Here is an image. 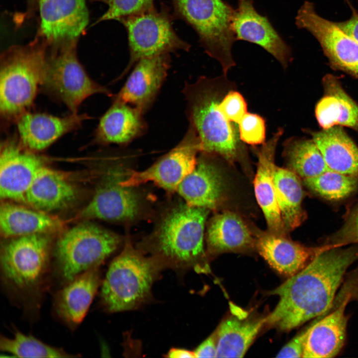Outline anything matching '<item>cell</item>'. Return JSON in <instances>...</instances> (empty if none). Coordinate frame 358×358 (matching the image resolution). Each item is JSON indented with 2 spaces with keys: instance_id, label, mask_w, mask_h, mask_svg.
Masks as SVG:
<instances>
[{
  "instance_id": "obj_1",
  "label": "cell",
  "mask_w": 358,
  "mask_h": 358,
  "mask_svg": "<svg viewBox=\"0 0 358 358\" xmlns=\"http://www.w3.org/2000/svg\"><path fill=\"white\" fill-rule=\"evenodd\" d=\"M325 251L269 294L279 296L266 323L290 330L329 312L344 275L358 259V248Z\"/></svg>"
},
{
  "instance_id": "obj_2",
  "label": "cell",
  "mask_w": 358,
  "mask_h": 358,
  "mask_svg": "<svg viewBox=\"0 0 358 358\" xmlns=\"http://www.w3.org/2000/svg\"><path fill=\"white\" fill-rule=\"evenodd\" d=\"M53 249L47 234L8 238L1 247V287L30 322L39 318L45 294L51 290Z\"/></svg>"
},
{
  "instance_id": "obj_3",
  "label": "cell",
  "mask_w": 358,
  "mask_h": 358,
  "mask_svg": "<svg viewBox=\"0 0 358 358\" xmlns=\"http://www.w3.org/2000/svg\"><path fill=\"white\" fill-rule=\"evenodd\" d=\"M208 211L185 202L172 207L137 248L150 255L163 269L207 272L203 240Z\"/></svg>"
},
{
  "instance_id": "obj_4",
  "label": "cell",
  "mask_w": 358,
  "mask_h": 358,
  "mask_svg": "<svg viewBox=\"0 0 358 358\" xmlns=\"http://www.w3.org/2000/svg\"><path fill=\"white\" fill-rule=\"evenodd\" d=\"M235 84L222 74L213 78L201 76L183 89L189 125L200 141L201 152L216 154L229 161L243 151L238 124L229 121L219 110L222 98Z\"/></svg>"
},
{
  "instance_id": "obj_5",
  "label": "cell",
  "mask_w": 358,
  "mask_h": 358,
  "mask_svg": "<svg viewBox=\"0 0 358 358\" xmlns=\"http://www.w3.org/2000/svg\"><path fill=\"white\" fill-rule=\"evenodd\" d=\"M163 269L154 259L146 256L126 240L122 251L112 261L102 280L101 306L109 313L139 308L151 298L153 284Z\"/></svg>"
},
{
  "instance_id": "obj_6",
  "label": "cell",
  "mask_w": 358,
  "mask_h": 358,
  "mask_svg": "<svg viewBox=\"0 0 358 358\" xmlns=\"http://www.w3.org/2000/svg\"><path fill=\"white\" fill-rule=\"evenodd\" d=\"M48 45L35 37L24 45H13L0 56V112L17 119L31 105L42 86Z\"/></svg>"
},
{
  "instance_id": "obj_7",
  "label": "cell",
  "mask_w": 358,
  "mask_h": 358,
  "mask_svg": "<svg viewBox=\"0 0 358 358\" xmlns=\"http://www.w3.org/2000/svg\"><path fill=\"white\" fill-rule=\"evenodd\" d=\"M121 242L118 235L91 222H83L68 230L53 249L51 290L100 267Z\"/></svg>"
},
{
  "instance_id": "obj_8",
  "label": "cell",
  "mask_w": 358,
  "mask_h": 358,
  "mask_svg": "<svg viewBox=\"0 0 358 358\" xmlns=\"http://www.w3.org/2000/svg\"><path fill=\"white\" fill-rule=\"evenodd\" d=\"M175 17L196 31L205 52L221 64L227 76L236 65L232 47L236 40L232 28L235 9L223 0H171Z\"/></svg>"
},
{
  "instance_id": "obj_9",
  "label": "cell",
  "mask_w": 358,
  "mask_h": 358,
  "mask_svg": "<svg viewBox=\"0 0 358 358\" xmlns=\"http://www.w3.org/2000/svg\"><path fill=\"white\" fill-rule=\"evenodd\" d=\"M78 39L48 47L42 87L78 113L88 97L101 93L112 96L110 91L91 79L80 63L77 54Z\"/></svg>"
},
{
  "instance_id": "obj_10",
  "label": "cell",
  "mask_w": 358,
  "mask_h": 358,
  "mask_svg": "<svg viewBox=\"0 0 358 358\" xmlns=\"http://www.w3.org/2000/svg\"><path fill=\"white\" fill-rule=\"evenodd\" d=\"M172 20L168 7L163 4L160 10L154 6L119 21L127 30L130 52L129 61L121 77L142 58L189 50L190 44L174 31Z\"/></svg>"
},
{
  "instance_id": "obj_11",
  "label": "cell",
  "mask_w": 358,
  "mask_h": 358,
  "mask_svg": "<svg viewBox=\"0 0 358 358\" xmlns=\"http://www.w3.org/2000/svg\"><path fill=\"white\" fill-rule=\"evenodd\" d=\"M128 170L118 165L108 171L82 211V218L125 222L139 216L143 209V198L135 187L122 184Z\"/></svg>"
},
{
  "instance_id": "obj_12",
  "label": "cell",
  "mask_w": 358,
  "mask_h": 358,
  "mask_svg": "<svg viewBox=\"0 0 358 358\" xmlns=\"http://www.w3.org/2000/svg\"><path fill=\"white\" fill-rule=\"evenodd\" d=\"M201 151L200 141L189 125L181 140L154 164L141 171L128 169L122 181L123 185L136 187L152 182L169 192H174L195 168L197 154Z\"/></svg>"
},
{
  "instance_id": "obj_13",
  "label": "cell",
  "mask_w": 358,
  "mask_h": 358,
  "mask_svg": "<svg viewBox=\"0 0 358 358\" xmlns=\"http://www.w3.org/2000/svg\"><path fill=\"white\" fill-rule=\"evenodd\" d=\"M295 23L315 38L332 67L358 79L357 41L344 32L336 22L320 16L314 4L309 1H305L298 9Z\"/></svg>"
},
{
  "instance_id": "obj_14",
  "label": "cell",
  "mask_w": 358,
  "mask_h": 358,
  "mask_svg": "<svg viewBox=\"0 0 358 358\" xmlns=\"http://www.w3.org/2000/svg\"><path fill=\"white\" fill-rule=\"evenodd\" d=\"M36 37L48 46L79 39L89 23L86 0H39Z\"/></svg>"
},
{
  "instance_id": "obj_15",
  "label": "cell",
  "mask_w": 358,
  "mask_h": 358,
  "mask_svg": "<svg viewBox=\"0 0 358 358\" xmlns=\"http://www.w3.org/2000/svg\"><path fill=\"white\" fill-rule=\"evenodd\" d=\"M43 160L12 140L2 144L0 154V196L3 200L25 203L26 193Z\"/></svg>"
},
{
  "instance_id": "obj_16",
  "label": "cell",
  "mask_w": 358,
  "mask_h": 358,
  "mask_svg": "<svg viewBox=\"0 0 358 358\" xmlns=\"http://www.w3.org/2000/svg\"><path fill=\"white\" fill-rule=\"evenodd\" d=\"M100 268H91L54 291L52 314L71 331L83 322L100 287Z\"/></svg>"
},
{
  "instance_id": "obj_17",
  "label": "cell",
  "mask_w": 358,
  "mask_h": 358,
  "mask_svg": "<svg viewBox=\"0 0 358 358\" xmlns=\"http://www.w3.org/2000/svg\"><path fill=\"white\" fill-rule=\"evenodd\" d=\"M170 66L169 54L140 59L113 100L130 104L144 114L154 103Z\"/></svg>"
},
{
  "instance_id": "obj_18",
  "label": "cell",
  "mask_w": 358,
  "mask_h": 358,
  "mask_svg": "<svg viewBox=\"0 0 358 358\" xmlns=\"http://www.w3.org/2000/svg\"><path fill=\"white\" fill-rule=\"evenodd\" d=\"M232 28L236 40H245L259 45L273 56L286 69L291 61L290 48L272 27L266 16L259 14L253 0H238Z\"/></svg>"
},
{
  "instance_id": "obj_19",
  "label": "cell",
  "mask_w": 358,
  "mask_h": 358,
  "mask_svg": "<svg viewBox=\"0 0 358 358\" xmlns=\"http://www.w3.org/2000/svg\"><path fill=\"white\" fill-rule=\"evenodd\" d=\"M88 115L71 113L58 117L25 112L16 119L21 145L31 152L43 150L66 134L80 127Z\"/></svg>"
},
{
  "instance_id": "obj_20",
  "label": "cell",
  "mask_w": 358,
  "mask_h": 358,
  "mask_svg": "<svg viewBox=\"0 0 358 358\" xmlns=\"http://www.w3.org/2000/svg\"><path fill=\"white\" fill-rule=\"evenodd\" d=\"M256 246L260 254L271 268L279 273L290 277L321 253L342 245L332 243L322 247H307L271 232L260 235Z\"/></svg>"
},
{
  "instance_id": "obj_21",
  "label": "cell",
  "mask_w": 358,
  "mask_h": 358,
  "mask_svg": "<svg viewBox=\"0 0 358 358\" xmlns=\"http://www.w3.org/2000/svg\"><path fill=\"white\" fill-rule=\"evenodd\" d=\"M197 158L196 165L182 181L177 191L190 206L214 209L221 202L224 184L218 168L207 156Z\"/></svg>"
},
{
  "instance_id": "obj_22",
  "label": "cell",
  "mask_w": 358,
  "mask_h": 358,
  "mask_svg": "<svg viewBox=\"0 0 358 358\" xmlns=\"http://www.w3.org/2000/svg\"><path fill=\"white\" fill-rule=\"evenodd\" d=\"M351 297L348 294L335 310L321 315L311 323L303 358H333L339 353L346 338L345 312Z\"/></svg>"
},
{
  "instance_id": "obj_23",
  "label": "cell",
  "mask_w": 358,
  "mask_h": 358,
  "mask_svg": "<svg viewBox=\"0 0 358 358\" xmlns=\"http://www.w3.org/2000/svg\"><path fill=\"white\" fill-rule=\"evenodd\" d=\"M281 128L263 144L258 152V163L254 179V190L258 203L271 232L281 234L284 226L277 204L272 179V167L277 143L282 135Z\"/></svg>"
},
{
  "instance_id": "obj_24",
  "label": "cell",
  "mask_w": 358,
  "mask_h": 358,
  "mask_svg": "<svg viewBox=\"0 0 358 358\" xmlns=\"http://www.w3.org/2000/svg\"><path fill=\"white\" fill-rule=\"evenodd\" d=\"M143 114L134 106L113 100L99 120L94 140L102 144L127 145L147 131Z\"/></svg>"
},
{
  "instance_id": "obj_25",
  "label": "cell",
  "mask_w": 358,
  "mask_h": 358,
  "mask_svg": "<svg viewBox=\"0 0 358 358\" xmlns=\"http://www.w3.org/2000/svg\"><path fill=\"white\" fill-rule=\"evenodd\" d=\"M77 197L76 188L64 174L44 166L28 190L25 203L47 213L69 207Z\"/></svg>"
},
{
  "instance_id": "obj_26",
  "label": "cell",
  "mask_w": 358,
  "mask_h": 358,
  "mask_svg": "<svg viewBox=\"0 0 358 358\" xmlns=\"http://www.w3.org/2000/svg\"><path fill=\"white\" fill-rule=\"evenodd\" d=\"M322 85L324 95L315 108L319 125L322 129L346 126L358 133V104L347 94L335 76H325Z\"/></svg>"
},
{
  "instance_id": "obj_27",
  "label": "cell",
  "mask_w": 358,
  "mask_h": 358,
  "mask_svg": "<svg viewBox=\"0 0 358 358\" xmlns=\"http://www.w3.org/2000/svg\"><path fill=\"white\" fill-rule=\"evenodd\" d=\"M309 133L330 169L358 179V147L342 126Z\"/></svg>"
},
{
  "instance_id": "obj_28",
  "label": "cell",
  "mask_w": 358,
  "mask_h": 358,
  "mask_svg": "<svg viewBox=\"0 0 358 358\" xmlns=\"http://www.w3.org/2000/svg\"><path fill=\"white\" fill-rule=\"evenodd\" d=\"M61 222L47 212L5 202L0 208V229L5 238L47 234L60 227Z\"/></svg>"
},
{
  "instance_id": "obj_29",
  "label": "cell",
  "mask_w": 358,
  "mask_h": 358,
  "mask_svg": "<svg viewBox=\"0 0 358 358\" xmlns=\"http://www.w3.org/2000/svg\"><path fill=\"white\" fill-rule=\"evenodd\" d=\"M234 314L223 320L215 332L216 358H242L266 323V317L248 319Z\"/></svg>"
},
{
  "instance_id": "obj_30",
  "label": "cell",
  "mask_w": 358,
  "mask_h": 358,
  "mask_svg": "<svg viewBox=\"0 0 358 358\" xmlns=\"http://www.w3.org/2000/svg\"><path fill=\"white\" fill-rule=\"evenodd\" d=\"M206 242L211 253L242 249L253 242L251 233L241 218L226 211L215 215L207 229Z\"/></svg>"
},
{
  "instance_id": "obj_31",
  "label": "cell",
  "mask_w": 358,
  "mask_h": 358,
  "mask_svg": "<svg viewBox=\"0 0 358 358\" xmlns=\"http://www.w3.org/2000/svg\"><path fill=\"white\" fill-rule=\"evenodd\" d=\"M272 179L284 228L292 230L302 222L303 190L297 175L291 170L273 165Z\"/></svg>"
},
{
  "instance_id": "obj_32",
  "label": "cell",
  "mask_w": 358,
  "mask_h": 358,
  "mask_svg": "<svg viewBox=\"0 0 358 358\" xmlns=\"http://www.w3.org/2000/svg\"><path fill=\"white\" fill-rule=\"evenodd\" d=\"M284 155L291 170L303 180L331 170L312 139H288L284 143Z\"/></svg>"
},
{
  "instance_id": "obj_33",
  "label": "cell",
  "mask_w": 358,
  "mask_h": 358,
  "mask_svg": "<svg viewBox=\"0 0 358 358\" xmlns=\"http://www.w3.org/2000/svg\"><path fill=\"white\" fill-rule=\"evenodd\" d=\"M13 337L0 335V350L19 358H74L80 355L49 345L31 334L27 335L13 326Z\"/></svg>"
},
{
  "instance_id": "obj_34",
  "label": "cell",
  "mask_w": 358,
  "mask_h": 358,
  "mask_svg": "<svg viewBox=\"0 0 358 358\" xmlns=\"http://www.w3.org/2000/svg\"><path fill=\"white\" fill-rule=\"evenodd\" d=\"M358 179L329 170L303 181L310 189L321 197L330 200H338L347 197L356 190Z\"/></svg>"
},
{
  "instance_id": "obj_35",
  "label": "cell",
  "mask_w": 358,
  "mask_h": 358,
  "mask_svg": "<svg viewBox=\"0 0 358 358\" xmlns=\"http://www.w3.org/2000/svg\"><path fill=\"white\" fill-rule=\"evenodd\" d=\"M106 4L108 9L95 23L115 20L119 21L123 17L143 12L154 6L155 0H92Z\"/></svg>"
},
{
  "instance_id": "obj_36",
  "label": "cell",
  "mask_w": 358,
  "mask_h": 358,
  "mask_svg": "<svg viewBox=\"0 0 358 358\" xmlns=\"http://www.w3.org/2000/svg\"><path fill=\"white\" fill-rule=\"evenodd\" d=\"M238 125L240 138L243 143L253 146L265 143V121L260 115L247 112Z\"/></svg>"
},
{
  "instance_id": "obj_37",
  "label": "cell",
  "mask_w": 358,
  "mask_h": 358,
  "mask_svg": "<svg viewBox=\"0 0 358 358\" xmlns=\"http://www.w3.org/2000/svg\"><path fill=\"white\" fill-rule=\"evenodd\" d=\"M218 107L229 121L237 124L247 113V104L243 95L235 89L229 90L225 95Z\"/></svg>"
},
{
  "instance_id": "obj_38",
  "label": "cell",
  "mask_w": 358,
  "mask_h": 358,
  "mask_svg": "<svg viewBox=\"0 0 358 358\" xmlns=\"http://www.w3.org/2000/svg\"><path fill=\"white\" fill-rule=\"evenodd\" d=\"M333 240V243L343 246L349 243H358V207L351 214Z\"/></svg>"
},
{
  "instance_id": "obj_39",
  "label": "cell",
  "mask_w": 358,
  "mask_h": 358,
  "mask_svg": "<svg viewBox=\"0 0 358 358\" xmlns=\"http://www.w3.org/2000/svg\"><path fill=\"white\" fill-rule=\"evenodd\" d=\"M311 324L287 343L278 352L277 358L303 357L307 337Z\"/></svg>"
},
{
  "instance_id": "obj_40",
  "label": "cell",
  "mask_w": 358,
  "mask_h": 358,
  "mask_svg": "<svg viewBox=\"0 0 358 358\" xmlns=\"http://www.w3.org/2000/svg\"><path fill=\"white\" fill-rule=\"evenodd\" d=\"M193 352L195 358H216L217 344L215 333L206 339Z\"/></svg>"
},
{
  "instance_id": "obj_41",
  "label": "cell",
  "mask_w": 358,
  "mask_h": 358,
  "mask_svg": "<svg viewBox=\"0 0 358 358\" xmlns=\"http://www.w3.org/2000/svg\"><path fill=\"white\" fill-rule=\"evenodd\" d=\"M336 23L344 32L358 42V11L354 10L349 19Z\"/></svg>"
},
{
  "instance_id": "obj_42",
  "label": "cell",
  "mask_w": 358,
  "mask_h": 358,
  "mask_svg": "<svg viewBox=\"0 0 358 358\" xmlns=\"http://www.w3.org/2000/svg\"><path fill=\"white\" fill-rule=\"evenodd\" d=\"M166 357L170 358H195L193 351L185 349L173 348L167 353Z\"/></svg>"
},
{
  "instance_id": "obj_43",
  "label": "cell",
  "mask_w": 358,
  "mask_h": 358,
  "mask_svg": "<svg viewBox=\"0 0 358 358\" xmlns=\"http://www.w3.org/2000/svg\"><path fill=\"white\" fill-rule=\"evenodd\" d=\"M28 4L27 11L25 12V14L28 15V14H31L33 10L37 9L38 3L39 0H27Z\"/></svg>"
}]
</instances>
